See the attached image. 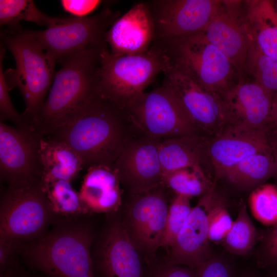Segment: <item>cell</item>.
Wrapping results in <instances>:
<instances>
[{
  "mask_svg": "<svg viewBox=\"0 0 277 277\" xmlns=\"http://www.w3.org/2000/svg\"><path fill=\"white\" fill-rule=\"evenodd\" d=\"M136 132L123 108L97 93L77 117L47 136L69 145L87 169L113 166L126 142Z\"/></svg>",
  "mask_w": 277,
  "mask_h": 277,
  "instance_id": "1",
  "label": "cell"
},
{
  "mask_svg": "<svg viewBox=\"0 0 277 277\" xmlns=\"http://www.w3.org/2000/svg\"><path fill=\"white\" fill-rule=\"evenodd\" d=\"M106 46L84 50L60 60L51 88L32 129L46 137L74 119L97 94V86Z\"/></svg>",
  "mask_w": 277,
  "mask_h": 277,
  "instance_id": "2",
  "label": "cell"
},
{
  "mask_svg": "<svg viewBox=\"0 0 277 277\" xmlns=\"http://www.w3.org/2000/svg\"><path fill=\"white\" fill-rule=\"evenodd\" d=\"M92 228L81 222L57 226L25 247L23 254L32 269L45 277H95L92 258Z\"/></svg>",
  "mask_w": 277,
  "mask_h": 277,
  "instance_id": "3",
  "label": "cell"
},
{
  "mask_svg": "<svg viewBox=\"0 0 277 277\" xmlns=\"http://www.w3.org/2000/svg\"><path fill=\"white\" fill-rule=\"evenodd\" d=\"M1 44L13 56L16 67L4 72L9 90L17 88L25 104L22 114L31 128L51 88L56 62L45 51L31 30L21 26L8 28L1 33Z\"/></svg>",
  "mask_w": 277,
  "mask_h": 277,
  "instance_id": "4",
  "label": "cell"
},
{
  "mask_svg": "<svg viewBox=\"0 0 277 277\" xmlns=\"http://www.w3.org/2000/svg\"><path fill=\"white\" fill-rule=\"evenodd\" d=\"M153 44L163 53L166 68L181 71L210 92L222 95L242 74L202 32Z\"/></svg>",
  "mask_w": 277,
  "mask_h": 277,
  "instance_id": "5",
  "label": "cell"
},
{
  "mask_svg": "<svg viewBox=\"0 0 277 277\" xmlns=\"http://www.w3.org/2000/svg\"><path fill=\"white\" fill-rule=\"evenodd\" d=\"M166 67L163 53L153 44L148 51L135 54L115 55L107 48L102 55L97 93L124 108L130 100L144 92Z\"/></svg>",
  "mask_w": 277,
  "mask_h": 277,
  "instance_id": "6",
  "label": "cell"
},
{
  "mask_svg": "<svg viewBox=\"0 0 277 277\" xmlns=\"http://www.w3.org/2000/svg\"><path fill=\"white\" fill-rule=\"evenodd\" d=\"M124 108L136 130L145 135L161 140L202 136L179 100L163 84L136 95Z\"/></svg>",
  "mask_w": 277,
  "mask_h": 277,
  "instance_id": "7",
  "label": "cell"
},
{
  "mask_svg": "<svg viewBox=\"0 0 277 277\" xmlns=\"http://www.w3.org/2000/svg\"><path fill=\"white\" fill-rule=\"evenodd\" d=\"M0 205V235L18 241L42 235L55 214L42 183L8 186Z\"/></svg>",
  "mask_w": 277,
  "mask_h": 277,
  "instance_id": "8",
  "label": "cell"
},
{
  "mask_svg": "<svg viewBox=\"0 0 277 277\" xmlns=\"http://www.w3.org/2000/svg\"><path fill=\"white\" fill-rule=\"evenodd\" d=\"M169 189L163 183L147 191L123 197V225L129 239L149 264L161 246L169 208Z\"/></svg>",
  "mask_w": 277,
  "mask_h": 277,
  "instance_id": "9",
  "label": "cell"
},
{
  "mask_svg": "<svg viewBox=\"0 0 277 277\" xmlns=\"http://www.w3.org/2000/svg\"><path fill=\"white\" fill-rule=\"evenodd\" d=\"M120 15L107 7L92 16L68 17L62 24L31 32L48 55L58 62L81 51L108 46L106 34Z\"/></svg>",
  "mask_w": 277,
  "mask_h": 277,
  "instance_id": "10",
  "label": "cell"
},
{
  "mask_svg": "<svg viewBox=\"0 0 277 277\" xmlns=\"http://www.w3.org/2000/svg\"><path fill=\"white\" fill-rule=\"evenodd\" d=\"M43 137L32 129L0 122L1 180L8 186L42 183L40 146Z\"/></svg>",
  "mask_w": 277,
  "mask_h": 277,
  "instance_id": "11",
  "label": "cell"
},
{
  "mask_svg": "<svg viewBox=\"0 0 277 277\" xmlns=\"http://www.w3.org/2000/svg\"><path fill=\"white\" fill-rule=\"evenodd\" d=\"M163 73V84L172 92L202 136H214L231 125L222 94L207 91L174 68L167 67Z\"/></svg>",
  "mask_w": 277,
  "mask_h": 277,
  "instance_id": "12",
  "label": "cell"
},
{
  "mask_svg": "<svg viewBox=\"0 0 277 277\" xmlns=\"http://www.w3.org/2000/svg\"><path fill=\"white\" fill-rule=\"evenodd\" d=\"M95 242L91 249L95 277H147L149 264L121 220L111 221Z\"/></svg>",
  "mask_w": 277,
  "mask_h": 277,
  "instance_id": "13",
  "label": "cell"
},
{
  "mask_svg": "<svg viewBox=\"0 0 277 277\" xmlns=\"http://www.w3.org/2000/svg\"><path fill=\"white\" fill-rule=\"evenodd\" d=\"M222 1H146L154 25L155 40L186 37L203 32L217 13Z\"/></svg>",
  "mask_w": 277,
  "mask_h": 277,
  "instance_id": "14",
  "label": "cell"
},
{
  "mask_svg": "<svg viewBox=\"0 0 277 277\" xmlns=\"http://www.w3.org/2000/svg\"><path fill=\"white\" fill-rule=\"evenodd\" d=\"M161 141L137 131L126 142L113 165L126 193L144 192L163 184L159 155Z\"/></svg>",
  "mask_w": 277,
  "mask_h": 277,
  "instance_id": "15",
  "label": "cell"
},
{
  "mask_svg": "<svg viewBox=\"0 0 277 277\" xmlns=\"http://www.w3.org/2000/svg\"><path fill=\"white\" fill-rule=\"evenodd\" d=\"M208 161L216 179L244 159L256 153L272 151L271 128L252 129L230 125L207 140L203 136Z\"/></svg>",
  "mask_w": 277,
  "mask_h": 277,
  "instance_id": "16",
  "label": "cell"
},
{
  "mask_svg": "<svg viewBox=\"0 0 277 277\" xmlns=\"http://www.w3.org/2000/svg\"><path fill=\"white\" fill-rule=\"evenodd\" d=\"M215 183L192 207L182 228L168 249L165 262L197 270L213 256L208 236V212L215 194Z\"/></svg>",
  "mask_w": 277,
  "mask_h": 277,
  "instance_id": "17",
  "label": "cell"
},
{
  "mask_svg": "<svg viewBox=\"0 0 277 277\" xmlns=\"http://www.w3.org/2000/svg\"><path fill=\"white\" fill-rule=\"evenodd\" d=\"M242 73L247 52L243 1H222L217 13L202 32Z\"/></svg>",
  "mask_w": 277,
  "mask_h": 277,
  "instance_id": "18",
  "label": "cell"
},
{
  "mask_svg": "<svg viewBox=\"0 0 277 277\" xmlns=\"http://www.w3.org/2000/svg\"><path fill=\"white\" fill-rule=\"evenodd\" d=\"M231 125L271 128L273 96L243 74L222 94Z\"/></svg>",
  "mask_w": 277,
  "mask_h": 277,
  "instance_id": "19",
  "label": "cell"
},
{
  "mask_svg": "<svg viewBox=\"0 0 277 277\" xmlns=\"http://www.w3.org/2000/svg\"><path fill=\"white\" fill-rule=\"evenodd\" d=\"M155 39L152 18L147 2L133 5L118 17L105 36L113 55L135 54L148 51Z\"/></svg>",
  "mask_w": 277,
  "mask_h": 277,
  "instance_id": "20",
  "label": "cell"
},
{
  "mask_svg": "<svg viewBox=\"0 0 277 277\" xmlns=\"http://www.w3.org/2000/svg\"><path fill=\"white\" fill-rule=\"evenodd\" d=\"M78 192L88 213H113L122 206L124 190L113 166L88 168Z\"/></svg>",
  "mask_w": 277,
  "mask_h": 277,
  "instance_id": "21",
  "label": "cell"
},
{
  "mask_svg": "<svg viewBox=\"0 0 277 277\" xmlns=\"http://www.w3.org/2000/svg\"><path fill=\"white\" fill-rule=\"evenodd\" d=\"M247 28L259 49L277 61V12L273 1H243Z\"/></svg>",
  "mask_w": 277,
  "mask_h": 277,
  "instance_id": "22",
  "label": "cell"
},
{
  "mask_svg": "<svg viewBox=\"0 0 277 277\" xmlns=\"http://www.w3.org/2000/svg\"><path fill=\"white\" fill-rule=\"evenodd\" d=\"M40 156L43 184L58 180L71 182L84 168L81 157L69 145L50 136L41 140Z\"/></svg>",
  "mask_w": 277,
  "mask_h": 277,
  "instance_id": "23",
  "label": "cell"
},
{
  "mask_svg": "<svg viewBox=\"0 0 277 277\" xmlns=\"http://www.w3.org/2000/svg\"><path fill=\"white\" fill-rule=\"evenodd\" d=\"M159 155L163 174L207 162L203 136H185L161 140Z\"/></svg>",
  "mask_w": 277,
  "mask_h": 277,
  "instance_id": "24",
  "label": "cell"
},
{
  "mask_svg": "<svg viewBox=\"0 0 277 277\" xmlns=\"http://www.w3.org/2000/svg\"><path fill=\"white\" fill-rule=\"evenodd\" d=\"M275 164L272 151L252 155L228 169L221 179L238 188L255 189L274 177Z\"/></svg>",
  "mask_w": 277,
  "mask_h": 277,
  "instance_id": "25",
  "label": "cell"
},
{
  "mask_svg": "<svg viewBox=\"0 0 277 277\" xmlns=\"http://www.w3.org/2000/svg\"><path fill=\"white\" fill-rule=\"evenodd\" d=\"M246 35L247 52L242 74L260 85L273 96L277 94V61L262 52L247 26Z\"/></svg>",
  "mask_w": 277,
  "mask_h": 277,
  "instance_id": "26",
  "label": "cell"
},
{
  "mask_svg": "<svg viewBox=\"0 0 277 277\" xmlns=\"http://www.w3.org/2000/svg\"><path fill=\"white\" fill-rule=\"evenodd\" d=\"M67 17H54L41 11L30 0H1L0 24L8 28L20 27L19 22L27 21L47 27L65 22Z\"/></svg>",
  "mask_w": 277,
  "mask_h": 277,
  "instance_id": "27",
  "label": "cell"
},
{
  "mask_svg": "<svg viewBox=\"0 0 277 277\" xmlns=\"http://www.w3.org/2000/svg\"><path fill=\"white\" fill-rule=\"evenodd\" d=\"M163 183L175 194L191 199L206 193L214 183H211L201 166H195L163 174Z\"/></svg>",
  "mask_w": 277,
  "mask_h": 277,
  "instance_id": "28",
  "label": "cell"
},
{
  "mask_svg": "<svg viewBox=\"0 0 277 277\" xmlns=\"http://www.w3.org/2000/svg\"><path fill=\"white\" fill-rule=\"evenodd\" d=\"M43 185L55 214L72 216L88 213L79 192L73 188L70 182L58 180Z\"/></svg>",
  "mask_w": 277,
  "mask_h": 277,
  "instance_id": "29",
  "label": "cell"
},
{
  "mask_svg": "<svg viewBox=\"0 0 277 277\" xmlns=\"http://www.w3.org/2000/svg\"><path fill=\"white\" fill-rule=\"evenodd\" d=\"M256 238V229L249 215L246 206L243 205L222 243L230 252L244 256L253 249Z\"/></svg>",
  "mask_w": 277,
  "mask_h": 277,
  "instance_id": "30",
  "label": "cell"
},
{
  "mask_svg": "<svg viewBox=\"0 0 277 277\" xmlns=\"http://www.w3.org/2000/svg\"><path fill=\"white\" fill-rule=\"evenodd\" d=\"M249 205L254 217L262 224L277 225V186L264 184L254 189L249 197Z\"/></svg>",
  "mask_w": 277,
  "mask_h": 277,
  "instance_id": "31",
  "label": "cell"
},
{
  "mask_svg": "<svg viewBox=\"0 0 277 277\" xmlns=\"http://www.w3.org/2000/svg\"><path fill=\"white\" fill-rule=\"evenodd\" d=\"M190 198L175 194L169 205L161 246L169 248L185 223L192 207Z\"/></svg>",
  "mask_w": 277,
  "mask_h": 277,
  "instance_id": "32",
  "label": "cell"
},
{
  "mask_svg": "<svg viewBox=\"0 0 277 277\" xmlns=\"http://www.w3.org/2000/svg\"><path fill=\"white\" fill-rule=\"evenodd\" d=\"M233 221L221 199L215 193L208 215V236L210 242H223Z\"/></svg>",
  "mask_w": 277,
  "mask_h": 277,
  "instance_id": "33",
  "label": "cell"
},
{
  "mask_svg": "<svg viewBox=\"0 0 277 277\" xmlns=\"http://www.w3.org/2000/svg\"><path fill=\"white\" fill-rule=\"evenodd\" d=\"M5 51V47L1 46L0 50V122L8 120L13 122L17 127L31 129L22 114L18 113L13 106L9 95L10 90L3 67Z\"/></svg>",
  "mask_w": 277,
  "mask_h": 277,
  "instance_id": "34",
  "label": "cell"
},
{
  "mask_svg": "<svg viewBox=\"0 0 277 277\" xmlns=\"http://www.w3.org/2000/svg\"><path fill=\"white\" fill-rule=\"evenodd\" d=\"M197 270L155 261L149 265L147 277H197Z\"/></svg>",
  "mask_w": 277,
  "mask_h": 277,
  "instance_id": "35",
  "label": "cell"
},
{
  "mask_svg": "<svg viewBox=\"0 0 277 277\" xmlns=\"http://www.w3.org/2000/svg\"><path fill=\"white\" fill-rule=\"evenodd\" d=\"M19 241L0 235V271L18 266L16 254L18 251Z\"/></svg>",
  "mask_w": 277,
  "mask_h": 277,
  "instance_id": "36",
  "label": "cell"
},
{
  "mask_svg": "<svg viewBox=\"0 0 277 277\" xmlns=\"http://www.w3.org/2000/svg\"><path fill=\"white\" fill-rule=\"evenodd\" d=\"M197 277H232L229 266L223 260L212 256L199 269Z\"/></svg>",
  "mask_w": 277,
  "mask_h": 277,
  "instance_id": "37",
  "label": "cell"
},
{
  "mask_svg": "<svg viewBox=\"0 0 277 277\" xmlns=\"http://www.w3.org/2000/svg\"><path fill=\"white\" fill-rule=\"evenodd\" d=\"M102 1L96 0H62L61 4L65 11L76 17H86L96 10Z\"/></svg>",
  "mask_w": 277,
  "mask_h": 277,
  "instance_id": "38",
  "label": "cell"
},
{
  "mask_svg": "<svg viewBox=\"0 0 277 277\" xmlns=\"http://www.w3.org/2000/svg\"><path fill=\"white\" fill-rule=\"evenodd\" d=\"M262 255L264 262L277 266V225L272 227L264 237Z\"/></svg>",
  "mask_w": 277,
  "mask_h": 277,
  "instance_id": "39",
  "label": "cell"
},
{
  "mask_svg": "<svg viewBox=\"0 0 277 277\" xmlns=\"http://www.w3.org/2000/svg\"><path fill=\"white\" fill-rule=\"evenodd\" d=\"M0 277H29L19 266L10 268L1 271Z\"/></svg>",
  "mask_w": 277,
  "mask_h": 277,
  "instance_id": "40",
  "label": "cell"
},
{
  "mask_svg": "<svg viewBox=\"0 0 277 277\" xmlns=\"http://www.w3.org/2000/svg\"><path fill=\"white\" fill-rule=\"evenodd\" d=\"M270 126L273 130L277 132V94L273 96Z\"/></svg>",
  "mask_w": 277,
  "mask_h": 277,
  "instance_id": "41",
  "label": "cell"
},
{
  "mask_svg": "<svg viewBox=\"0 0 277 277\" xmlns=\"http://www.w3.org/2000/svg\"><path fill=\"white\" fill-rule=\"evenodd\" d=\"M271 143L276 168L274 177L277 178V132L272 129L271 131Z\"/></svg>",
  "mask_w": 277,
  "mask_h": 277,
  "instance_id": "42",
  "label": "cell"
},
{
  "mask_svg": "<svg viewBox=\"0 0 277 277\" xmlns=\"http://www.w3.org/2000/svg\"><path fill=\"white\" fill-rule=\"evenodd\" d=\"M273 4L274 8L276 10V11L277 12V0L276 1H273Z\"/></svg>",
  "mask_w": 277,
  "mask_h": 277,
  "instance_id": "43",
  "label": "cell"
},
{
  "mask_svg": "<svg viewBox=\"0 0 277 277\" xmlns=\"http://www.w3.org/2000/svg\"><path fill=\"white\" fill-rule=\"evenodd\" d=\"M29 277H45L44 276H29Z\"/></svg>",
  "mask_w": 277,
  "mask_h": 277,
  "instance_id": "44",
  "label": "cell"
},
{
  "mask_svg": "<svg viewBox=\"0 0 277 277\" xmlns=\"http://www.w3.org/2000/svg\"><path fill=\"white\" fill-rule=\"evenodd\" d=\"M274 277H277V274L276 275H275Z\"/></svg>",
  "mask_w": 277,
  "mask_h": 277,
  "instance_id": "45",
  "label": "cell"
}]
</instances>
